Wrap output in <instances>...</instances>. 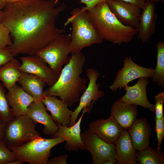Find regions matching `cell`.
Returning a JSON list of instances; mask_svg holds the SVG:
<instances>
[{
    "label": "cell",
    "instance_id": "7",
    "mask_svg": "<svg viewBox=\"0 0 164 164\" xmlns=\"http://www.w3.org/2000/svg\"><path fill=\"white\" fill-rule=\"evenodd\" d=\"M70 34H61L39 51L36 55L44 60L55 73L60 75L63 66L70 56Z\"/></svg>",
    "mask_w": 164,
    "mask_h": 164
},
{
    "label": "cell",
    "instance_id": "30",
    "mask_svg": "<svg viewBox=\"0 0 164 164\" xmlns=\"http://www.w3.org/2000/svg\"><path fill=\"white\" fill-rule=\"evenodd\" d=\"M155 131L157 141V149L161 151V144L164 137V117L162 116L160 119H155Z\"/></svg>",
    "mask_w": 164,
    "mask_h": 164
},
{
    "label": "cell",
    "instance_id": "28",
    "mask_svg": "<svg viewBox=\"0 0 164 164\" xmlns=\"http://www.w3.org/2000/svg\"><path fill=\"white\" fill-rule=\"evenodd\" d=\"M14 153L6 146L3 140L0 141V164H9L16 160Z\"/></svg>",
    "mask_w": 164,
    "mask_h": 164
},
{
    "label": "cell",
    "instance_id": "31",
    "mask_svg": "<svg viewBox=\"0 0 164 164\" xmlns=\"http://www.w3.org/2000/svg\"><path fill=\"white\" fill-rule=\"evenodd\" d=\"M154 105L155 114V119H159L163 116V104L164 102V93L163 91L155 97Z\"/></svg>",
    "mask_w": 164,
    "mask_h": 164
},
{
    "label": "cell",
    "instance_id": "39",
    "mask_svg": "<svg viewBox=\"0 0 164 164\" xmlns=\"http://www.w3.org/2000/svg\"><path fill=\"white\" fill-rule=\"evenodd\" d=\"M22 0H5L6 3H11L19 2Z\"/></svg>",
    "mask_w": 164,
    "mask_h": 164
},
{
    "label": "cell",
    "instance_id": "18",
    "mask_svg": "<svg viewBox=\"0 0 164 164\" xmlns=\"http://www.w3.org/2000/svg\"><path fill=\"white\" fill-rule=\"evenodd\" d=\"M46 111L41 101L36 100L29 106L26 114L37 123L43 125L44 126L42 129L43 134L52 137L58 128Z\"/></svg>",
    "mask_w": 164,
    "mask_h": 164
},
{
    "label": "cell",
    "instance_id": "36",
    "mask_svg": "<svg viewBox=\"0 0 164 164\" xmlns=\"http://www.w3.org/2000/svg\"><path fill=\"white\" fill-rule=\"evenodd\" d=\"M7 124L0 118V141L3 140Z\"/></svg>",
    "mask_w": 164,
    "mask_h": 164
},
{
    "label": "cell",
    "instance_id": "33",
    "mask_svg": "<svg viewBox=\"0 0 164 164\" xmlns=\"http://www.w3.org/2000/svg\"><path fill=\"white\" fill-rule=\"evenodd\" d=\"M60 0H55V3H58ZM80 2L85 5L84 9L87 11L94 7L97 4L104 2H107L108 0H80Z\"/></svg>",
    "mask_w": 164,
    "mask_h": 164
},
{
    "label": "cell",
    "instance_id": "21",
    "mask_svg": "<svg viewBox=\"0 0 164 164\" xmlns=\"http://www.w3.org/2000/svg\"><path fill=\"white\" fill-rule=\"evenodd\" d=\"M42 101L46 110L50 112V116L55 122L63 126H68L73 111L68 108L66 103L55 96H45Z\"/></svg>",
    "mask_w": 164,
    "mask_h": 164
},
{
    "label": "cell",
    "instance_id": "41",
    "mask_svg": "<svg viewBox=\"0 0 164 164\" xmlns=\"http://www.w3.org/2000/svg\"><path fill=\"white\" fill-rule=\"evenodd\" d=\"M3 11L0 10V23L1 22L3 16Z\"/></svg>",
    "mask_w": 164,
    "mask_h": 164
},
{
    "label": "cell",
    "instance_id": "38",
    "mask_svg": "<svg viewBox=\"0 0 164 164\" xmlns=\"http://www.w3.org/2000/svg\"><path fill=\"white\" fill-rule=\"evenodd\" d=\"M6 4L5 0H0V10L3 9Z\"/></svg>",
    "mask_w": 164,
    "mask_h": 164
},
{
    "label": "cell",
    "instance_id": "29",
    "mask_svg": "<svg viewBox=\"0 0 164 164\" xmlns=\"http://www.w3.org/2000/svg\"><path fill=\"white\" fill-rule=\"evenodd\" d=\"M12 43L9 29L2 23H0V48L9 46Z\"/></svg>",
    "mask_w": 164,
    "mask_h": 164
},
{
    "label": "cell",
    "instance_id": "3",
    "mask_svg": "<svg viewBox=\"0 0 164 164\" xmlns=\"http://www.w3.org/2000/svg\"><path fill=\"white\" fill-rule=\"evenodd\" d=\"M89 18L104 39L119 45L129 43L137 34V29L120 22L110 9L107 2L87 10Z\"/></svg>",
    "mask_w": 164,
    "mask_h": 164
},
{
    "label": "cell",
    "instance_id": "24",
    "mask_svg": "<svg viewBox=\"0 0 164 164\" xmlns=\"http://www.w3.org/2000/svg\"><path fill=\"white\" fill-rule=\"evenodd\" d=\"M20 62L14 58L0 67V81L8 90L17 82L20 75Z\"/></svg>",
    "mask_w": 164,
    "mask_h": 164
},
{
    "label": "cell",
    "instance_id": "9",
    "mask_svg": "<svg viewBox=\"0 0 164 164\" xmlns=\"http://www.w3.org/2000/svg\"><path fill=\"white\" fill-rule=\"evenodd\" d=\"M84 145L82 150L91 152L94 164H102L110 159H116L115 145L104 141L88 129L80 133Z\"/></svg>",
    "mask_w": 164,
    "mask_h": 164
},
{
    "label": "cell",
    "instance_id": "22",
    "mask_svg": "<svg viewBox=\"0 0 164 164\" xmlns=\"http://www.w3.org/2000/svg\"><path fill=\"white\" fill-rule=\"evenodd\" d=\"M117 164H136L135 150L127 130H124L115 144Z\"/></svg>",
    "mask_w": 164,
    "mask_h": 164
},
{
    "label": "cell",
    "instance_id": "15",
    "mask_svg": "<svg viewBox=\"0 0 164 164\" xmlns=\"http://www.w3.org/2000/svg\"><path fill=\"white\" fill-rule=\"evenodd\" d=\"M142 9L137 35V38L144 42H147L155 32L157 15L153 2L146 1Z\"/></svg>",
    "mask_w": 164,
    "mask_h": 164
},
{
    "label": "cell",
    "instance_id": "13",
    "mask_svg": "<svg viewBox=\"0 0 164 164\" xmlns=\"http://www.w3.org/2000/svg\"><path fill=\"white\" fill-rule=\"evenodd\" d=\"M111 11L124 24L137 29L141 9L131 3L120 0L107 1Z\"/></svg>",
    "mask_w": 164,
    "mask_h": 164
},
{
    "label": "cell",
    "instance_id": "6",
    "mask_svg": "<svg viewBox=\"0 0 164 164\" xmlns=\"http://www.w3.org/2000/svg\"><path fill=\"white\" fill-rule=\"evenodd\" d=\"M37 123L27 114L15 118L7 123L3 141L10 150L40 136L36 130Z\"/></svg>",
    "mask_w": 164,
    "mask_h": 164
},
{
    "label": "cell",
    "instance_id": "27",
    "mask_svg": "<svg viewBox=\"0 0 164 164\" xmlns=\"http://www.w3.org/2000/svg\"><path fill=\"white\" fill-rule=\"evenodd\" d=\"M4 88L0 81V118L8 123L15 118L9 105Z\"/></svg>",
    "mask_w": 164,
    "mask_h": 164
},
{
    "label": "cell",
    "instance_id": "26",
    "mask_svg": "<svg viewBox=\"0 0 164 164\" xmlns=\"http://www.w3.org/2000/svg\"><path fill=\"white\" fill-rule=\"evenodd\" d=\"M157 63L152 77L153 82L160 87H164V43L162 41L156 44Z\"/></svg>",
    "mask_w": 164,
    "mask_h": 164
},
{
    "label": "cell",
    "instance_id": "40",
    "mask_svg": "<svg viewBox=\"0 0 164 164\" xmlns=\"http://www.w3.org/2000/svg\"><path fill=\"white\" fill-rule=\"evenodd\" d=\"M146 1H149L153 2L154 3L162 2H164V0H145Z\"/></svg>",
    "mask_w": 164,
    "mask_h": 164
},
{
    "label": "cell",
    "instance_id": "37",
    "mask_svg": "<svg viewBox=\"0 0 164 164\" xmlns=\"http://www.w3.org/2000/svg\"><path fill=\"white\" fill-rule=\"evenodd\" d=\"M117 164L116 159H110L105 161L102 164Z\"/></svg>",
    "mask_w": 164,
    "mask_h": 164
},
{
    "label": "cell",
    "instance_id": "1",
    "mask_svg": "<svg viewBox=\"0 0 164 164\" xmlns=\"http://www.w3.org/2000/svg\"><path fill=\"white\" fill-rule=\"evenodd\" d=\"M55 0H22L6 3L1 22L9 29L12 43L8 46L14 57L34 56L64 29L56 26L59 15L66 9Z\"/></svg>",
    "mask_w": 164,
    "mask_h": 164
},
{
    "label": "cell",
    "instance_id": "35",
    "mask_svg": "<svg viewBox=\"0 0 164 164\" xmlns=\"http://www.w3.org/2000/svg\"><path fill=\"white\" fill-rule=\"evenodd\" d=\"M120 0L133 4L141 9L144 5L146 1L145 0Z\"/></svg>",
    "mask_w": 164,
    "mask_h": 164
},
{
    "label": "cell",
    "instance_id": "12",
    "mask_svg": "<svg viewBox=\"0 0 164 164\" xmlns=\"http://www.w3.org/2000/svg\"><path fill=\"white\" fill-rule=\"evenodd\" d=\"M89 129L104 141L114 145L124 130L111 115L107 119L91 122Z\"/></svg>",
    "mask_w": 164,
    "mask_h": 164
},
{
    "label": "cell",
    "instance_id": "14",
    "mask_svg": "<svg viewBox=\"0 0 164 164\" xmlns=\"http://www.w3.org/2000/svg\"><path fill=\"white\" fill-rule=\"evenodd\" d=\"M149 82L147 77L139 78L133 86H125V94L119 99L125 102L141 106L151 112L155 111L154 105L149 101L146 93V87Z\"/></svg>",
    "mask_w": 164,
    "mask_h": 164
},
{
    "label": "cell",
    "instance_id": "11",
    "mask_svg": "<svg viewBox=\"0 0 164 164\" xmlns=\"http://www.w3.org/2000/svg\"><path fill=\"white\" fill-rule=\"evenodd\" d=\"M19 67L22 72L34 75L43 80L49 87L57 80L60 75L56 73L42 59L36 55H27L20 57Z\"/></svg>",
    "mask_w": 164,
    "mask_h": 164
},
{
    "label": "cell",
    "instance_id": "32",
    "mask_svg": "<svg viewBox=\"0 0 164 164\" xmlns=\"http://www.w3.org/2000/svg\"><path fill=\"white\" fill-rule=\"evenodd\" d=\"M14 58L8 46L0 48V67Z\"/></svg>",
    "mask_w": 164,
    "mask_h": 164
},
{
    "label": "cell",
    "instance_id": "20",
    "mask_svg": "<svg viewBox=\"0 0 164 164\" xmlns=\"http://www.w3.org/2000/svg\"><path fill=\"white\" fill-rule=\"evenodd\" d=\"M137 105L118 99L113 104L111 109L112 115L124 130H128L137 119Z\"/></svg>",
    "mask_w": 164,
    "mask_h": 164
},
{
    "label": "cell",
    "instance_id": "34",
    "mask_svg": "<svg viewBox=\"0 0 164 164\" xmlns=\"http://www.w3.org/2000/svg\"><path fill=\"white\" fill-rule=\"evenodd\" d=\"M68 156L67 154L60 155L54 157L48 160L47 164H66Z\"/></svg>",
    "mask_w": 164,
    "mask_h": 164
},
{
    "label": "cell",
    "instance_id": "19",
    "mask_svg": "<svg viewBox=\"0 0 164 164\" xmlns=\"http://www.w3.org/2000/svg\"><path fill=\"white\" fill-rule=\"evenodd\" d=\"M127 131L135 151L142 150L149 147L151 129L145 118L137 119Z\"/></svg>",
    "mask_w": 164,
    "mask_h": 164
},
{
    "label": "cell",
    "instance_id": "17",
    "mask_svg": "<svg viewBox=\"0 0 164 164\" xmlns=\"http://www.w3.org/2000/svg\"><path fill=\"white\" fill-rule=\"evenodd\" d=\"M6 95L14 118L26 114L29 106L36 101L16 84L8 90Z\"/></svg>",
    "mask_w": 164,
    "mask_h": 164
},
{
    "label": "cell",
    "instance_id": "4",
    "mask_svg": "<svg viewBox=\"0 0 164 164\" xmlns=\"http://www.w3.org/2000/svg\"><path fill=\"white\" fill-rule=\"evenodd\" d=\"M70 14L64 26L70 23L71 25L70 53H77L86 47L103 42L104 39L91 21L84 6L73 9Z\"/></svg>",
    "mask_w": 164,
    "mask_h": 164
},
{
    "label": "cell",
    "instance_id": "5",
    "mask_svg": "<svg viewBox=\"0 0 164 164\" xmlns=\"http://www.w3.org/2000/svg\"><path fill=\"white\" fill-rule=\"evenodd\" d=\"M65 141L57 137L45 138L41 136L12 149L17 159L29 164H46L51 155V150Z\"/></svg>",
    "mask_w": 164,
    "mask_h": 164
},
{
    "label": "cell",
    "instance_id": "16",
    "mask_svg": "<svg viewBox=\"0 0 164 164\" xmlns=\"http://www.w3.org/2000/svg\"><path fill=\"white\" fill-rule=\"evenodd\" d=\"M85 113L82 112L77 121L71 126H63L56 123L58 129L52 138L60 137L66 141L65 148L67 151L82 150L84 144L80 135V124Z\"/></svg>",
    "mask_w": 164,
    "mask_h": 164
},
{
    "label": "cell",
    "instance_id": "2",
    "mask_svg": "<svg viewBox=\"0 0 164 164\" xmlns=\"http://www.w3.org/2000/svg\"><path fill=\"white\" fill-rule=\"evenodd\" d=\"M86 61L85 56L82 51L72 53L56 82L44 90L45 96L59 97L68 106L78 102L87 87V79L81 76Z\"/></svg>",
    "mask_w": 164,
    "mask_h": 164
},
{
    "label": "cell",
    "instance_id": "25",
    "mask_svg": "<svg viewBox=\"0 0 164 164\" xmlns=\"http://www.w3.org/2000/svg\"><path fill=\"white\" fill-rule=\"evenodd\" d=\"M136 161L139 164H164V153L149 147L135 152Z\"/></svg>",
    "mask_w": 164,
    "mask_h": 164
},
{
    "label": "cell",
    "instance_id": "10",
    "mask_svg": "<svg viewBox=\"0 0 164 164\" xmlns=\"http://www.w3.org/2000/svg\"><path fill=\"white\" fill-rule=\"evenodd\" d=\"M122 68L118 70L113 83L109 86L110 90L115 91L123 88L131 81L142 77H152L154 69L146 68L135 63L131 57H126L123 60Z\"/></svg>",
    "mask_w": 164,
    "mask_h": 164
},
{
    "label": "cell",
    "instance_id": "23",
    "mask_svg": "<svg viewBox=\"0 0 164 164\" xmlns=\"http://www.w3.org/2000/svg\"><path fill=\"white\" fill-rule=\"evenodd\" d=\"M17 82L23 90L36 100L42 101L44 98V89L47 84L37 76L21 71Z\"/></svg>",
    "mask_w": 164,
    "mask_h": 164
},
{
    "label": "cell",
    "instance_id": "8",
    "mask_svg": "<svg viewBox=\"0 0 164 164\" xmlns=\"http://www.w3.org/2000/svg\"><path fill=\"white\" fill-rule=\"evenodd\" d=\"M86 73L89 80L88 84L80 96L78 105L73 111L68 126L75 123L81 111L82 112L90 113L95 102L104 95L103 91L99 90L100 84L97 83V80L100 75L99 73L97 70L91 68L87 69Z\"/></svg>",
    "mask_w": 164,
    "mask_h": 164
}]
</instances>
